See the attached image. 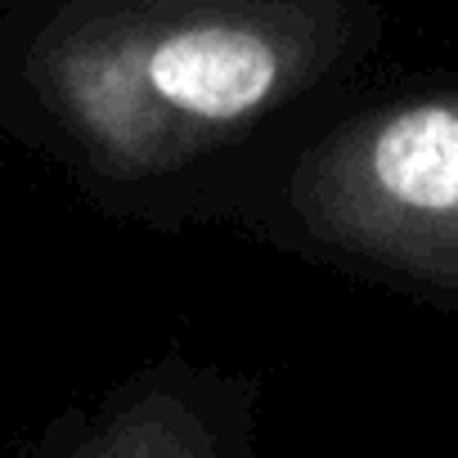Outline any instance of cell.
<instances>
[{"mask_svg":"<svg viewBox=\"0 0 458 458\" xmlns=\"http://www.w3.org/2000/svg\"><path fill=\"white\" fill-rule=\"evenodd\" d=\"M207 225L458 310V77L360 81L229 180Z\"/></svg>","mask_w":458,"mask_h":458,"instance_id":"obj_2","label":"cell"},{"mask_svg":"<svg viewBox=\"0 0 458 458\" xmlns=\"http://www.w3.org/2000/svg\"><path fill=\"white\" fill-rule=\"evenodd\" d=\"M377 0H46L23 90L68 157L162 225H207L279 140L355 90Z\"/></svg>","mask_w":458,"mask_h":458,"instance_id":"obj_1","label":"cell"},{"mask_svg":"<svg viewBox=\"0 0 458 458\" xmlns=\"http://www.w3.org/2000/svg\"><path fill=\"white\" fill-rule=\"evenodd\" d=\"M257 377L166 355L59 458H257Z\"/></svg>","mask_w":458,"mask_h":458,"instance_id":"obj_3","label":"cell"}]
</instances>
